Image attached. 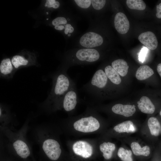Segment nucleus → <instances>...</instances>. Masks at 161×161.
<instances>
[{
	"mask_svg": "<svg viewBox=\"0 0 161 161\" xmlns=\"http://www.w3.org/2000/svg\"><path fill=\"white\" fill-rule=\"evenodd\" d=\"M75 83L65 71L57 73L53 78L51 92L42 105L43 108L46 110L59 108L64 95Z\"/></svg>",
	"mask_w": 161,
	"mask_h": 161,
	"instance_id": "obj_1",
	"label": "nucleus"
},
{
	"mask_svg": "<svg viewBox=\"0 0 161 161\" xmlns=\"http://www.w3.org/2000/svg\"><path fill=\"white\" fill-rule=\"evenodd\" d=\"M28 127V123H26L21 129L16 132L10 128L0 127L6 138V148L14 151L23 159L27 158L31 154V148L26 136Z\"/></svg>",
	"mask_w": 161,
	"mask_h": 161,
	"instance_id": "obj_2",
	"label": "nucleus"
},
{
	"mask_svg": "<svg viewBox=\"0 0 161 161\" xmlns=\"http://www.w3.org/2000/svg\"><path fill=\"white\" fill-rule=\"evenodd\" d=\"M108 79L102 69L97 70L92 78L83 86V89L95 97H99L106 88Z\"/></svg>",
	"mask_w": 161,
	"mask_h": 161,
	"instance_id": "obj_3",
	"label": "nucleus"
},
{
	"mask_svg": "<svg viewBox=\"0 0 161 161\" xmlns=\"http://www.w3.org/2000/svg\"><path fill=\"white\" fill-rule=\"evenodd\" d=\"M46 129L38 134V140L42 150L50 160L58 159L61 153L60 145L56 140L50 137L47 134Z\"/></svg>",
	"mask_w": 161,
	"mask_h": 161,
	"instance_id": "obj_4",
	"label": "nucleus"
},
{
	"mask_svg": "<svg viewBox=\"0 0 161 161\" xmlns=\"http://www.w3.org/2000/svg\"><path fill=\"white\" fill-rule=\"evenodd\" d=\"M74 128L79 131L89 133L98 130L100 127V123L97 119L92 116L82 117L75 121L74 124Z\"/></svg>",
	"mask_w": 161,
	"mask_h": 161,
	"instance_id": "obj_5",
	"label": "nucleus"
},
{
	"mask_svg": "<svg viewBox=\"0 0 161 161\" xmlns=\"http://www.w3.org/2000/svg\"><path fill=\"white\" fill-rule=\"evenodd\" d=\"M100 57L99 52L91 48L82 49L78 50L72 56V62L75 63H93L98 61Z\"/></svg>",
	"mask_w": 161,
	"mask_h": 161,
	"instance_id": "obj_6",
	"label": "nucleus"
},
{
	"mask_svg": "<svg viewBox=\"0 0 161 161\" xmlns=\"http://www.w3.org/2000/svg\"><path fill=\"white\" fill-rule=\"evenodd\" d=\"M78 97L75 83L64 95L60 106L66 111L71 112L75 108L78 102Z\"/></svg>",
	"mask_w": 161,
	"mask_h": 161,
	"instance_id": "obj_7",
	"label": "nucleus"
},
{
	"mask_svg": "<svg viewBox=\"0 0 161 161\" xmlns=\"http://www.w3.org/2000/svg\"><path fill=\"white\" fill-rule=\"evenodd\" d=\"M79 42L83 47L90 48L102 45L103 42V39L99 34L90 32L83 35L80 39Z\"/></svg>",
	"mask_w": 161,
	"mask_h": 161,
	"instance_id": "obj_8",
	"label": "nucleus"
},
{
	"mask_svg": "<svg viewBox=\"0 0 161 161\" xmlns=\"http://www.w3.org/2000/svg\"><path fill=\"white\" fill-rule=\"evenodd\" d=\"M72 149L76 154L85 158H89L93 153L92 146L86 141L76 142L72 145Z\"/></svg>",
	"mask_w": 161,
	"mask_h": 161,
	"instance_id": "obj_9",
	"label": "nucleus"
},
{
	"mask_svg": "<svg viewBox=\"0 0 161 161\" xmlns=\"http://www.w3.org/2000/svg\"><path fill=\"white\" fill-rule=\"evenodd\" d=\"M114 26L115 29L120 34H125L129 28V23L126 15L119 12L116 14L114 18Z\"/></svg>",
	"mask_w": 161,
	"mask_h": 161,
	"instance_id": "obj_10",
	"label": "nucleus"
},
{
	"mask_svg": "<svg viewBox=\"0 0 161 161\" xmlns=\"http://www.w3.org/2000/svg\"><path fill=\"white\" fill-rule=\"evenodd\" d=\"M140 41L146 47L152 50L156 49L158 46V41L155 35L152 32L147 31L143 32L138 36Z\"/></svg>",
	"mask_w": 161,
	"mask_h": 161,
	"instance_id": "obj_11",
	"label": "nucleus"
},
{
	"mask_svg": "<svg viewBox=\"0 0 161 161\" xmlns=\"http://www.w3.org/2000/svg\"><path fill=\"white\" fill-rule=\"evenodd\" d=\"M16 70L9 58L3 59L0 64V76L6 78H12Z\"/></svg>",
	"mask_w": 161,
	"mask_h": 161,
	"instance_id": "obj_12",
	"label": "nucleus"
},
{
	"mask_svg": "<svg viewBox=\"0 0 161 161\" xmlns=\"http://www.w3.org/2000/svg\"><path fill=\"white\" fill-rule=\"evenodd\" d=\"M134 105H123L116 104L112 108V111L115 114L123 115L126 117L131 116L135 112L136 109Z\"/></svg>",
	"mask_w": 161,
	"mask_h": 161,
	"instance_id": "obj_13",
	"label": "nucleus"
},
{
	"mask_svg": "<svg viewBox=\"0 0 161 161\" xmlns=\"http://www.w3.org/2000/svg\"><path fill=\"white\" fill-rule=\"evenodd\" d=\"M137 103L139 109L142 112L145 114H152L154 112L155 106L148 97L143 96Z\"/></svg>",
	"mask_w": 161,
	"mask_h": 161,
	"instance_id": "obj_14",
	"label": "nucleus"
},
{
	"mask_svg": "<svg viewBox=\"0 0 161 161\" xmlns=\"http://www.w3.org/2000/svg\"><path fill=\"white\" fill-rule=\"evenodd\" d=\"M11 62L16 70L21 67L28 66L33 64V61L32 57L26 58L24 56L16 55L13 56L11 59Z\"/></svg>",
	"mask_w": 161,
	"mask_h": 161,
	"instance_id": "obj_15",
	"label": "nucleus"
},
{
	"mask_svg": "<svg viewBox=\"0 0 161 161\" xmlns=\"http://www.w3.org/2000/svg\"><path fill=\"white\" fill-rule=\"evenodd\" d=\"M13 119L8 109L5 107L0 105V127H7L11 129L10 126L12 125Z\"/></svg>",
	"mask_w": 161,
	"mask_h": 161,
	"instance_id": "obj_16",
	"label": "nucleus"
},
{
	"mask_svg": "<svg viewBox=\"0 0 161 161\" xmlns=\"http://www.w3.org/2000/svg\"><path fill=\"white\" fill-rule=\"evenodd\" d=\"M112 66L122 77L125 76L128 72L129 66L127 62L122 59H118L114 61L112 63Z\"/></svg>",
	"mask_w": 161,
	"mask_h": 161,
	"instance_id": "obj_17",
	"label": "nucleus"
},
{
	"mask_svg": "<svg viewBox=\"0 0 161 161\" xmlns=\"http://www.w3.org/2000/svg\"><path fill=\"white\" fill-rule=\"evenodd\" d=\"M114 130L119 133H133L136 131V128L133 122L127 120L119 123L114 128Z\"/></svg>",
	"mask_w": 161,
	"mask_h": 161,
	"instance_id": "obj_18",
	"label": "nucleus"
},
{
	"mask_svg": "<svg viewBox=\"0 0 161 161\" xmlns=\"http://www.w3.org/2000/svg\"><path fill=\"white\" fill-rule=\"evenodd\" d=\"M154 74L153 70L149 66H140L137 69L136 73V77L138 80H142L146 79Z\"/></svg>",
	"mask_w": 161,
	"mask_h": 161,
	"instance_id": "obj_19",
	"label": "nucleus"
},
{
	"mask_svg": "<svg viewBox=\"0 0 161 161\" xmlns=\"http://www.w3.org/2000/svg\"><path fill=\"white\" fill-rule=\"evenodd\" d=\"M104 71L108 79L112 83L116 85L121 83V79L120 75L111 66H106L104 68Z\"/></svg>",
	"mask_w": 161,
	"mask_h": 161,
	"instance_id": "obj_20",
	"label": "nucleus"
},
{
	"mask_svg": "<svg viewBox=\"0 0 161 161\" xmlns=\"http://www.w3.org/2000/svg\"><path fill=\"white\" fill-rule=\"evenodd\" d=\"M131 147L133 154L136 156L147 157L150 154V149L147 145L142 148L138 143L133 142L131 144Z\"/></svg>",
	"mask_w": 161,
	"mask_h": 161,
	"instance_id": "obj_21",
	"label": "nucleus"
},
{
	"mask_svg": "<svg viewBox=\"0 0 161 161\" xmlns=\"http://www.w3.org/2000/svg\"><path fill=\"white\" fill-rule=\"evenodd\" d=\"M115 148V144L110 142H104L100 145V150L103 153L104 158L106 160L109 159L112 157Z\"/></svg>",
	"mask_w": 161,
	"mask_h": 161,
	"instance_id": "obj_22",
	"label": "nucleus"
},
{
	"mask_svg": "<svg viewBox=\"0 0 161 161\" xmlns=\"http://www.w3.org/2000/svg\"><path fill=\"white\" fill-rule=\"evenodd\" d=\"M148 125L151 135L155 136L159 135L161 129V125L157 118L150 117L148 121Z\"/></svg>",
	"mask_w": 161,
	"mask_h": 161,
	"instance_id": "obj_23",
	"label": "nucleus"
},
{
	"mask_svg": "<svg viewBox=\"0 0 161 161\" xmlns=\"http://www.w3.org/2000/svg\"><path fill=\"white\" fill-rule=\"evenodd\" d=\"M126 4L128 7L132 10H142L146 8V4L142 0H127Z\"/></svg>",
	"mask_w": 161,
	"mask_h": 161,
	"instance_id": "obj_24",
	"label": "nucleus"
},
{
	"mask_svg": "<svg viewBox=\"0 0 161 161\" xmlns=\"http://www.w3.org/2000/svg\"><path fill=\"white\" fill-rule=\"evenodd\" d=\"M132 155L131 150L125 149L123 147H120L117 152L118 156L123 161H133Z\"/></svg>",
	"mask_w": 161,
	"mask_h": 161,
	"instance_id": "obj_25",
	"label": "nucleus"
},
{
	"mask_svg": "<svg viewBox=\"0 0 161 161\" xmlns=\"http://www.w3.org/2000/svg\"><path fill=\"white\" fill-rule=\"evenodd\" d=\"M91 4L94 8L96 10H100L104 7L106 1L105 0H91Z\"/></svg>",
	"mask_w": 161,
	"mask_h": 161,
	"instance_id": "obj_26",
	"label": "nucleus"
},
{
	"mask_svg": "<svg viewBox=\"0 0 161 161\" xmlns=\"http://www.w3.org/2000/svg\"><path fill=\"white\" fill-rule=\"evenodd\" d=\"M77 4L80 7L83 8H87L90 6L91 2L89 0H75Z\"/></svg>",
	"mask_w": 161,
	"mask_h": 161,
	"instance_id": "obj_27",
	"label": "nucleus"
},
{
	"mask_svg": "<svg viewBox=\"0 0 161 161\" xmlns=\"http://www.w3.org/2000/svg\"><path fill=\"white\" fill-rule=\"evenodd\" d=\"M67 21L65 18L62 17H58L54 19L52 21L53 26H56L67 24Z\"/></svg>",
	"mask_w": 161,
	"mask_h": 161,
	"instance_id": "obj_28",
	"label": "nucleus"
},
{
	"mask_svg": "<svg viewBox=\"0 0 161 161\" xmlns=\"http://www.w3.org/2000/svg\"><path fill=\"white\" fill-rule=\"evenodd\" d=\"M45 6L48 7H53L55 9L58 8L60 6V3L55 0H47L45 4Z\"/></svg>",
	"mask_w": 161,
	"mask_h": 161,
	"instance_id": "obj_29",
	"label": "nucleus"
},
{
	"mask_svg": "<svg viewBox=\"0 0 161 161\" xmlns=\"http://www.w3.org/2000/svg\"><path fill=\"white\" fill-rule=\"evenodd\" d=\"M148 49L146 47H144L141 50L139 54V61L143 62L144 61L148 52Z\"/></svg>",
	"mask_w": 161,
	"mask_h": 161,
	"instance_id": "obj_30",
	"label": "nucleus"
},
{
	"mask_svg": "<svg viewBox=\"0 0 161 161\" xmlns=\"http://www.w3.org/2000/svg\"><path fill=\"white\" fill-rule=\"evenodd\" d=\"M64 33L65 34H68V33H72L74 30L73 27L69 24H67L65 26Z\"/></svg>",
	"mask_w": 161,
	"mask_h": 161,
	"instance_id": "obj_31",
	"label": "nucleus"
},
{
	"mask_svg": "<svg viewBox=\"0 0 161 161\" xmlns=\"http://www.w3.org/2000/svg\"><path fill=\"white\" fill-rule=\"evenodd\" d=\"M157 7V13L156 16L157 18H161V3L157 5L156 6Z\"/></svg>",
	"mask_w": 161,
	"mask_h": 161,
	"instance_id": "obj_32",
	"label": "nucleus"
},
{
	"mask_svg": "<svg viewBox=\"0 0 161 161\" xmlns=\"http://www.w3.org/2000/svg\"><path fill=\"white\" fill-rule=\"evenodd\" d=\"M64 26L63 25H60L55 26V29L60 30H62L64 29Z\"/></svg>",
	"mask_w": 161,
	"mask_h": 161,
	"instance_id": "obj_33",
	"label": "nucleus"
},
{
	"mask_svg": "<svg viewBox=\"0 0 161 161\" xmlns=\"http://www.w3.org/2000/svg\"><path fill=\"white\" fill-rule=\"evenodd\" d=\"M157 70L161 78V63H160L157 65Z\"/></svg>",
	"mask_w": 161,
	"mask_h": 161,
	"instance_id": "obj_34",
	"label": "nucleus"
},
{
	"mask_svg": "<svg viewBox=\"0 0 161 161\" xmlns=\"http://www.w3.org/2000/svg\"><path fill=\"white\" fill-rule=\"evenodd\" d=\"M70 35H70V34H68V36H70Z\"/></svg>",
	"mask_w": 161,
	"mask_h": 161,
	"instance_id": "obj_35",
	"label": "nucleus"
},
{
	"mask_svg": "<svg viewBox=\"0 0 161 161\" xmlns=\"http://www.w3.org/2000/svg\"><path fill=\"white\" fill-rule=\"evenodd\" d=\"M160 114L161 116V110L160 112Z\"/></svg>",
	"mask_w": 161,
	"mask_h": 161,
	"instance_id": "obj_36",
	"label": "nucleus"
},
{
	"mask_svg": "<svg viewBox=\"0 0 161 161\" xmlns=\"http://www.w3.org/2000/svg\"></svg>",
	"mask_w": 161,
	"mask_h": 161,
	"instance_id": "obj_37",
	"label": "nucleus"
}]
</instances>
